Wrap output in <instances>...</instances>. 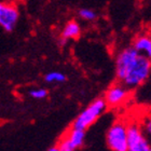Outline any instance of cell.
Here are the masks:
<instances>
[{"mask_svg": "<svg viewBox=\"0 0 151 151\" xmlns=\"http://www.w3.org/2000/svg\"><path fill=\"white\" fill-rule=\"evenodd\" d=\"M150 70V58L142 54H138L126 68L120 80L125 88H137L149 79Z\"/></svg>", "mask_w": 151, "mask_h": 151, "instance_id": "cell-1", "label": "cell"}, {"mask_svg": "<svg viewBox=\"0 0 151 151\" xmlns=\"http://www.w3.org/2000/svg\"><path fill=\"white\" fill-rule=\"evenodd\" d=\"M106 107H107V104L103 98H98L94 101L79 114L78 118L73 122V127L85 131L101 116V113L106 110Z\"/></svg>", "mask_w": 151, "mask_h": 151, "instance_id": "cell-2", "label": "cell"}, {"mask_svg": "<svg viewBox=\"0 0 151 151\" xmlns=\"http://www.w3.org/2000/svg\"><path fill=\"white\" fill-rule=\"evenodd\" d=\"M106 139L112 151H127V124L116 122L108 131Z\"/></svg>", "mask_w": 151, "mask_h": 151, "instance_id": "cell-3", "label": "cell"}, {"mask_svg": "<svg viewBox=\"0 0 151 151\" xmlns=\"http://www.w3.org/2000/svg\"><path fill=\"white\" fill-rule=\"evenodd\" d=\"M127 151H151L148 139L137 123L127 124Z\"/></svg>", "mask_w": 151, "mask_h": 151, "instance_id": "cell-4", "label": "cell"}, {"mask_svg": "<svg viewBox=\"0 0 151 151\" xmlns=\"http://www.w3.org/2000/svg\"><path fill=\"white\" fill-rule=\"evenodd\" d=\"M19 14L15 6L0 2V26L6 32H12L19 21Z\"/></svg>", "mask_w": 151, "mask_h": 151, "instance_id": "cell-5", "label": "cell"}, {"mask_svg": "<svg viewBox=\"0 0 151 151\" xmlns=\"http://www.w3.org/2000/svg\"><path fill=\"white\" fill-rule=\"evenodd\" d=\"M138 54V52L133 47H126L122 52H120V54L116 57V76H118V78L120 79L122 77L126 68L129 67V65L133 60H135Z\"/></svg>", "mask_w": 151, "mask_h": 151, "instance_id": "cell-6", "label": "cell"}, {"mask_svg": "<svg viewBox=\"0 0 151 151\" xmlns=\"http://www.w3.org/2000/svg\"><path fill=\"white\" fill-rule=\"evenodd\" d=\"M129 96V92L124 85L116 84L112 85L106 93L105 101L110 106H118L121 105Z\"/></svg>", "mask_w": 151, "mask_h": 151, "instance_id": "cell-7", "label": "cell"}, {"mask_svg": "<svg viewBox=\"0 0 151 151\" xmlns=\"http://www.w3.org/2000/svg\"><path fill=\"white\" fill-rule=\"evenodd\" d=\"M133 47L135 49L139 54H142L145 56L149 57L151 56V39L149 36L144 35L139 36L134 42Z\"/></svg>", "mask_w": 151, "mask_h": 151, "instance_id": "cell-8", "label": "cell"}, {"mask_svg": "<svg viewBox=\"0 0 151 151\" xmlns=\"http://www.w3.org/2000/svg\"><path fill=\"white\" fill-rule=\"evenodd\" d=\"M66 137H67V139L71 142V145H73L76 149H78V148H80V147L83 145V142H84L85 131L73 127L71 131H69V133L66 135Z\"/></svg>", "mask_w": 151, "mask_h": 151, "instance_id": "cell-9", "label": "cell"}, {"mask_svg": "<svg viewBox=\"0 0 151 151\" xmlns=\"http://www.w3.org/2000/svg\"><path fill=\"white\" fill-rule=\"evenodd\" d=\"M81 34V27L78 23L75 22V21H71V22L67 23V25L65 26L63 32H62V38L65 39V40H68V39H75V38H78Z\"/></svg>", "mask_w": 151, "mask_h": 151, "instance_id": "cell-10", "label": "cell"}, {"mask_svg": "<svg viewBox=\"0 0 151 151\" xmlns=\"http://www.w3.org/2000/svg\"><path fill=\"white\" fill-rule=\"evenodd\" d=\"M65 80H66V76L62 73H58V71H52V73H49L45 76V81L49 82V83H53V82L60 83V82H64Z\"/></svg>", "mask_w": 151, "mask_h": 151, "instance_id": "cell-11", "label": "cell"}, {"mask_svg": "<svg viewBox=\"0 0 151 151\" xmlns=\"http://www.w3.org/2000/svg\"><path fill=\"white\" fill-rule=\"evenodd\" d=\"M79 15L80 17L85 21H93L96 19V13L91 9H81L79 10Z\"/></svg>", "mask_w": 151, "mask_h": 151, "instance_id": "cell-12", "label": "cell"}, {"mask_svg": "<svg viewBox=\"0 0 151 151\" xmlns=\"http://www.w3.org/2000/svg\"><path fill=\"white\" fill-rule=\"evenodd\" d=\"M58 148H60V151H75L76 148L71 145V142L67 139V137L65 136L62 140L60 142V145L57 146Z\"/></svg>", "mask_w": 151, "mask_h": 151, "instance_id": "cell-13", "label": "cell"}, {"mask_svg": "<svg viewBox=\"0 0 151 151\" xmlns=\"http://www.w3.org/2000/svg\"><path fill=\"white\" fill-rule=\"evenodd\" d=\"M29 95L35 99H42L47 95V92L44 88H35L29 92Z\"/></svg>", "mask_w": 151, "mask_h": 151, "instance_id": "cell-14", "label": "cell"}, {"mask_svg": "<svg viewBox=\"0 0 151 151\" xmlns=\"http://www.w3.org/2000/svg\"><path fill=\"white\" fill-rule=\"evenodd\" d=\"M144 129H145L146 134H147V135H150L151 134V120H150V118H147V119H146Z\"/></svg>", "mask_w": 151, "mask_h": 151, "instance_id": "cell-15", "label": "cell"}, {"mask_svg": "<svg viewBox=\"0 0 151 151\" xmlns=\"http://www.w3.org/2000/svg\"><path fill=\"white\" fill-rule=\"evenodd\" d=\"M47 151H60V148L56 146V147H52V148H50Z\"/></svg>", "mask_w": 151, "mask_h": 151, "instance_id": "cell-16", "label": "cell"}]
</instances>
